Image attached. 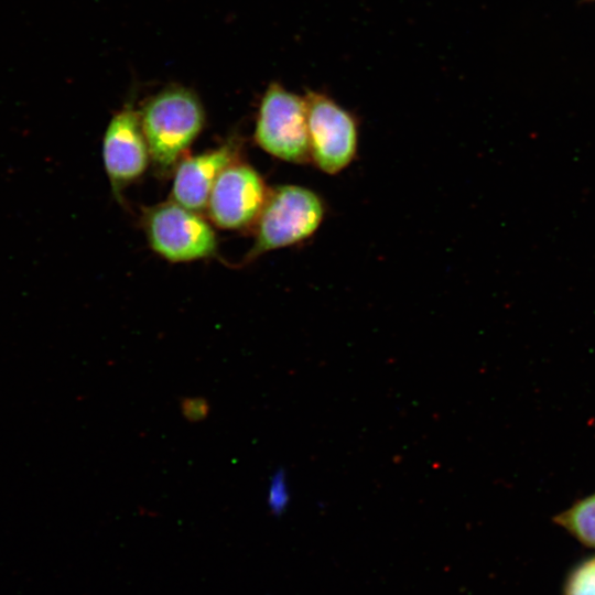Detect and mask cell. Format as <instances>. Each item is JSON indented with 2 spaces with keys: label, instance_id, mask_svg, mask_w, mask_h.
<instances>
[{
  "label": "cell",
  "instance_id": "cell-6",
  "mask_svg": "<svg viewBox=\"0 0 595 595\" xmlns=\"http://www.w3.org/2000/svg\"><path fill=\"white\" fill-rule=\"evenodd\" d=\"M262 176L251 165L234 161L217 177L206 207L210 221L226 230L252 227L269 194Z\"/></svg>",
  "mask_w": 595,
  "mask_h": 595
},
{
  "label": "cell",
  "instance_id": "cell-2",
  "mask_svg": "<svg viewBox=\"0 0 595 595\" xmlns=\"http://www.w3.org/2000/svg\"><path fill=\"white\" fill-rule=\"evenodd\" d=\"M326 213L324 198L309 187L294 184L271 187L252 226L255 240L245 263L310 239L322 226Z\"/></svg>",
  "mask_w": 595,
  "mask_h": 595
},
{
  "label": "cell",
  "instance_id": "cell-4",
  "mask_svg": "<svg viewBox=\"0 0 595 595\" xmlns=\"http://www.w3.org/2000/svg\"><path fill=\"white\" fill-rule=\"evenodd\" d=\"M311 163L328 175L346 170L357 158L359 125L356 117L324 93L304 96Z\"/></svg>",
  "mask_w": 595,
  "mask_h": 595
},
{
  "label": "cell",
  "instance_id": "cell-11",
  "mask_svg": "<svg viewBox=\"0 0 595 595\" xmlns=\"http://www.w3.org/2000/svg\"><path fill=\"white\" fill-rule=\"evenodd\" d=\"M289 501L290 491L286 480V474L284 469L279 468L272 475L269 483L267 497L269 510L272 515L279 517L285 511Z\"/></svg>",
  "mask_w": 595,
  "mask_h": 595
},
{
  "label": "cell",
  "instance_id": "cell-13",
  "mask_svg": "<svg viewBox=\"0 0 595 595\" xmlns=\"http://www.w3.org/2000/svg\"><path fill=\"white\" fill-rule=\"evenodd\" d=\"M592 1H595V0H592Z\"/></svg>",
  "mask_w": 595,
  "mask_h": 595
},
{
  "label": "cell",
  "instance_id": "cell-7",
  "mask_svg": "<svg viewBox=\"0 0 595 595\" xmlns=\"http://www.w3.org/2000/svg\"><path fill=\"white\" fill-rule=\"evenodd\" d=\"M102 160L115 193L140 177L151 162L139 110L131 104L110 119L102 139Z\"/></svg>",
  "mask_w": 595,
  "mask_h": 595
},
{
  "label": "cell",
  "instance_id": "cell-1",
  "mask_svg": "<svg viewBox=\"0 0 595 595\" xmlns=\"http://www.w3.org/2000/svg\"><path fill=\"white\" fill-rule=\"evenodd\" d=\"M139 116L151 162L161 173L175 169L205 125L202 101L182 85L167 86L149 97Z\"/></svg>",
  "mask_w": 595,
  "mask_h": 595
},
{
  "label": "cell",
  "instance_id": "cell-5",
  "mask_svg": "<svg viewBox=\"0 0 595 595\" xmlns=\"http://www.w3.org/2000/svg\"><path fill=\"white\" fill-rule=\"evenodd\" d=\"M142 221L150 247L167 261L199 260L217 250L216 234L203 214L172 199L148 208Z\"/></svg>",
  "mask_w": 595,
  "mask_h": 595
},
{
  "label": "cell",
  "instance_id": "cell-8",
  "mask_svg": "<svg viewBox=\"0 0 595 595\" xmlns=\"http://www.w3.org/2000/svg\"><path fill=\"white\" fill-rule=\"evenodd\" d=\"M232 142L181 160L174 169L171 199L193 212H206L213 186L230 163L238 160Z\"/></svg>",
  "mask_w": 595,
  "mask_h": 595
},
{
  "label": "cell",
  "instance_id": "cell-9",
  "mask_svg": "<svg viewBox=\"0 0 595 595\" xmlns=\"http://www.w3.org/2000/svg\"><path fill=\"white\" fill-rule=\"evenodd\" d=\"M553 521L582 544L595 549V494L577 500Z\"/></svg>",
  "mask_w": 595,
  "mask_h": 595
},
{
  "label": "cell",
  "instance_id": "cell-3",
  "mask_svg": "<svg viewBox=\"0 0 595 595\" xmlns=\"http://www.w3.org/2000/svg\"><path fill=\"white\" fill-rule=\"evenodd\" d=\"M253 138L270 155L293 164L311 163L304 97L271 83L261 96Z\"/></svg>",
  "mask_w": 595,
  "mask_h": 595
},
{
  "label": "cell",
  "instance_id": "cell-12",
  "mask_svg": "<svg viewBox=\"0 0 595 595\" xmlns=\"http://www.w3.org/2000/svg\"><path fill=\"white\" fill-rule=\"evenodd\" d=\"M182 415L190 423L205 420L209 413V403L203 397H186L180 403Z\"/></svg>",
  "mask_w": 595,
  "mask_h": 595
},
{
  "label": "cell",
  "instance_id": "cell-10",
  "mask_svg": "<svg viewBox=\"0 0 595 595\" xmlns=\"http://www.w3.org/2000/svg\"><path fill=\"white\" fill-rule=\"evenodd\" d=\"M563 595H595V556L585 559L570 572Z\"/></svg>",
  "mask_w": 595,
  "mask_h": 595
}]
</instances>
